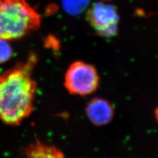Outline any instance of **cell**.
Segmentation results:
<instances>
[{
  "mask_svg": "<svg viewBox=\"0 0 158 158\" xmlns=\"http://www.w3.org/2000/svg\"><path fill=\"white\" fill-rule=\"evenodd\" d=\"M37 62L31 54L27 60L0 74V120L17 125L32 113L37 85L32 78Z\"/></svg>",
  "mask_w": 158,
  "mask_h": 158,
  "instance_id": "cell-1",
  "label": "cell"
},
{
  "mask_svg": "<svg viewBox=\"0 0 158 158\" xmlns=\"http://www.w3.org/2000/svg\"><path fill=\"white\" fill-rule=\"evenodd\" d=\"M41 19L27 0H0V38H21L38 29Z\"/></svg>",
  "mask_w": 158,
  "mask_h": 158,
  "instance_id": "cell-2",
  "label": "cell"
},
{
  "mask_svg": "<svg viewBox=\"0 0 158 158\" xmlns=\"http://www.w3.org/2000/svg\"><path fill=\"white\" fill-rule=\"evenodd\" d=\"M99 77L90 64L76 61L69 67L65 77V86L71 94L85 96L96 91Z\"/></svg>",
  "mask_w": 158,
  "mask_h": 158,
  "instance_id": "cell-3",
  "label": "cell"
},
{
  "mask_svg": "<svg viewBox=\"0 0 158 158\" xmlns=\"http://www.w3.org/2000/svg\"><path fill=\"white\" fill-rule=\"evenodd\" d=\"M87 17L91 25L100 35L115 36L117 31L118 15L113 5L98 2L88 10Z\"/></svg>",
  "mask_w": 158,
  "mask_h": 158,
  "instance_id": "cell-4",
  "label": "cell"
},
{
  "mask_svg": "<svg viewBox=\"0 0 158 158\" xmlns=\"http://www.w3.org/2000/svg\"><path fill=\"white\" fill-rule=\"evenodd\" d=\"M86 114L95 125L102 126L107 125L112 120L114 111L107 101L102 98H94L88 103Z\"/></svg>",
  "mask_w": 158,
  "mask_h": 158,
  "instance_id": "cell-5",
  "label": "cell"
},
{
  "mask_svg": "<svg viewBox=\"0 0 158 158\" xmlns=\"http://www.w3.org/2000/svg\"><path fill=\"white\" fill-rule=\"evenodd\" d=\"M25 158H64L63 152L57 148L36 142L24 150Z\"/></svg>",
  "mask_w": 158,
  "mask_h": 158,
  "instance_id": "cell-6",
  "label": "cell"
},
{
  "mask_svg": "<svg viewBox=\"0 0 158 158\" xmlns=\"http://www.w3.org/2000/svg\"><path fill=\"white\" fill-rule=\"evenodd\" d=\"M90 0H63V7L71 15L81 13L88 5Z\"/></svg>",
  "mask_w": 158,
  "mask_h": 158,
  "instance_id": "cell-7",
  "label": "cell"
},
{
  "mask_svg": "<svg viewBox=\"0 0 158 158\" xmlns=\"http://www.w3.org/2000/svg\"><path fill=\"white\" fill-rule=\"evenodd\" d=\"M7 41L0 38V64L7 61L12 56V48Z\"/></svg>",
  "mask_w": 158,
  "mask_h": 158,
  "instance_id": "cell-8",
  "label": "cell"
},
{
  "mask_svg": "<svg viewBox=\"0 0 158 158\" xmlns=\"http://www.w3.org/2000/svg\"><path fill=\"white\" fill-rule=\"evenodd\" d=\"M103 1H109V0H103Z\"/></svg>",
  "mask_w": 158,
  "mask_h": 158,
  "instance_id": "cell-9",
  "label": "cell"
}]
</instances>
